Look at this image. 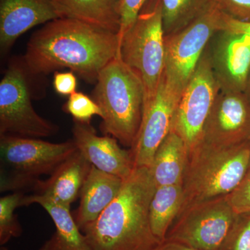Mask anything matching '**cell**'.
<instances>
[{"label": "cell", "instance_id": "6da1fadb", "mask_svg": "<svg viewBox=\"0 0 250 250\" xmlns=\"http://www.w3.org/2000/svg\"><path fill=\"white\" fill-rule=\"evenodd\" d=\"M119 48L116 33L77 20L58 18L31 36L22 62L30 75L69 68L85 82L96 83Z\"/></svg>", "mask_w": 250, "mask_h": 250}, {"label": "cell", "instance_id": "7a4b0ae2", "mask_svg": "<svg viewBox=\"0 0 250 250\" xmlns=\"http://www.w3.org/2000/svg\"><path fill=\"white\" fill-rule=\"evenodd\" d=\"M156 186L150 168L135 167L121 191L93 223L81 231L93 250H154L149 207Z\"/></svg>", "mask_w": 250, "mask_h": 250}, {"label": "cell", "instance_id": "3957f363", "mask_svg": "<svg viewBox=\"0 0 250 250\" xmlns=\"http://www.w3.org/2000/svg\"><path fill=\"white\" fill-rule=\"evenodd\" d=\"M250 163V139L231 146L199 143L188 154L180 213L192 205L231 193Z\"/></svg>", "mask_w": 250, "mask_h": 250}, {"label": "cell", "instance_id": "277c9868", "mask_svg": "<svg viewBox=\"0 0 250 250\" xmlns=\"http://www.w3.org/2000/svg\"><path fill=\"white\" fill-rule=\"evenodd\" d=\"M94 100L103 112L101 131L132 147L142 122L144 88L139 75L119 54L99 75Z\"/></svg>", "mask_w": 250, "mask_h": 250}, {"label": "cell", "instance_id": "5b68a950", "mask_svg": "<svg viewBox=\"0 0 250 250\" xmlns=\"http://www.w3.org/2000/svg\"><path fill=\"white\" fill-rule=\"evenodd\" d=\"M77 149L73 140L54 143L36 138L0 136V190L34 189L41 176L50 175Z\"/></svg>", "mask_w": 250, "mask_h": 250}, {"label": "cell", "instance_id": "8992f818", "mask_svg": "<svg viewBox=\"0 0 250 250\" xmlns=\"http://www.w3.org/2000/svg\"><path fill=\"white\" fill-rule=\"evenodd\" d=\"M123 62L142 81L144 106L157 93L165 72V34L161 0H147L131 28L120 39Z\"/></svg>", "mask_w": 250, "mask_h": 250}, {"label": "cell", "instance_id": "52a82bcc", "mask_svg": "<svg viewBox=\"0 0 250 250\" xmlns=\"http://www.w3.org/2000/svg\"><path fill=\"white\" fill-rule=\"evenodd\" d=\"M225 16L217 1L187 27L165 36L166 77L181 93L191 78L210 39L218 31L223 30Z\"/></svg>", "mask_w": 250, "mask_h": 250}, {"label": "cell", "instance_id": "ba28073f", "mask_svg": "<svg viewBox=\"0 0 250 250\" xmlns=\"http://www.w3.org/2000/svg\"><path fill=\"white\" fill-rule=\"evenodd\" d=\"M27 74L22 62H14L0 82V136L41 139L58 132L57 125L33 107Z\"/></svg>", "mask_w": 250, "mask_h": 250}, {"label": "cell", "instance_id": "9c48e42d", "mask_svg": "<svg viewBox=\"0 0 250 250\" xmlns=\"http://www.w3.org/2000/svg\"><path fill=\"white\" fill-rule=\"evenodd\" d=\"M237 216L226 196L200 202L179 214L165 241L197 250H220Z\"/></svg>", "mask_w": 250, "mask_h": 250}, {"label": "cell", "instance_id": "30bf717a", "mask_svg": "<svg viewBox=\"0 0 250 250\" xmlns=\"http://www.w3.org/2000/svg\"><path fill=\"white\" fill-rule=\"evenodd\" d=\"M207 47L182 94L172 122V130L184 140L188 154L201 141L206 121L220 90Z\"/></svg>", "mask_w": 250, "mask_h": 250}, {"label": "cell", "instance_id": "8fae6325", "mask_svg": "<svg viewBox=\"0 0 250 250\" xmlns=\"http://www.w3.org/2000/svg\"><path fill=\"white\" fill-rule=\"evenodd\" d=\"M182 94L168 82L164 72L155 97L143 107L139 131L130 150L135 167H150L156 149L172 130Z\"/></svg>", "mask_w": 250, "mask_h": 250}, {"label": "cell", "instance_id": "7c38bea8", "mask_svg": "<svg viewBox=\"0 0 250 250\" xmlns=\"http://www.w3.org/2000/svg\"><path fill=\"white\" fill-rule=\"evenodd\" d=\"M249 139L250 103L246 94L220 90L206 121L200 143L231 146Z\"/></svg>", "mask_w": 250, "mask_h": 250}, {"label": "cell", "instance_id": "4fadbf2b", "mask_svg": "<svg viewBox=\"0 0 250 250\" xmlns=\"http://www.w3.org/2000/svg\"><path fill=\"white\" fill-rule=\"evenodd\" d=\"M210 65L220 90L244 92L250 70V39L219 31L207 45Z\"/></svg>", "mask_w": 250, "mask_h": 250}, {"label": "cell", "instance_id": "5bb4252c", "mask_svg": "<svg viewBox=\"0 0 250 250\" xmlns=\"http://www.w3.org/2000/svg\"><path fill=\"white\" fill-rule=\"evenodd\" d=\"M72 134L79 152L99 170L123 180L132 173L135 166L131 151L121 148L115 138L98 136L90 123L75 121Z\"/></svg>", "mask_w": 250, "mask_h": 250}, {"label": "cell", "instance_id": "9a60e30c", "mask_svg": "<svg viewBox=\"0 0 250 250\" xmlns=\"http://www.w3.org/2000/svg\"><path fill=\"white\" fill-rule=\"evenodd\" d=\"M62 18L52 0H0V46L8 50L31 28Z\"/></svg>", "mask_w": 250, "mask_h": 250}, {"label": "cell", "instance_id": "2e32d148", "mask_svg": "<svg viewBox=\"0 0 250 250\" xmlns=\"http://www.w3.org/2000/svg\"><path fill=\"white\" fill-rule=\"evenodd\" d=\"M91 164L79 150L62 162L46 180L37 182L33 194L70 207L80 196Z\"/></svg>", "mask_w": 250, "mask_h": 250}, {"label": "cell", "instance_id": "e0dca14e", "mask_svg": "<svg viewBox=\"0 0 250 250\" xmlns=\"http://www.w3.org/2000/svg\"><path fill=\"white\" fill-rule=\"evenodd\" d=\"M123 182L92 165L81 189L80 206L74 217L81 230L95 221L111 205L121 191Z\"/></svg>", "mask_w": 250, "mask_h": 250}, {"label": "cell", "instance_id": "ac0fdd59", "mask_svg": "<svg viewBox=\"0 0 250 250\" xmlns=\"http://www.w3.org/2000/svg\"><path fill=\"white\" fill-rule=\"evenodd\" d=\"M32 204H39L47 211L56 228L55 232L39 250H93L72 216L70 207L35 194L24 195L21 207Z\"/></svg>", "mask_w": 250, "mask_h": 250}, {"label": "cell", "instance_id": "d6986e66", "mask_svg": "<svg viewBox=\"0 0 250 250\" xmlns=\"http://www.w3.org/2000/svg\"><path fill=\"white\" fill-rule=\"evenodd\" d=\"M61 17L71 18L119 34L120 0H52Z\"/></svg>", "mask_w": 250, "mask_h": 250}, {"label": "cell", "instance_id": "ffe728a7", "mask_svg": "<svg viewBox=\"0 0 250 250\" xmlns=\"http://www.w3.org/2000/svg\"><path fill=\"white\" fill-rule=\"evenodd\" d=\"M188 161V149L184 140L171 130L156 149L150 170L156 188L183 184Z\"/></svg>", "mask_w": 250, "mask_h": 250}, {"label": "cell", "instance_id": "44dd1931", "mask_svg": "<svg viewBox=\"0 0 250 250\" xmlns=\"http://www.w3.org/2000/svg\"><path fill=\"white\" fill-rule=\"evenodd\" d=\"M184 202L183 185L161 186L156 188L149 207L152 232L161 243L179 216Z\"/></svg>", "mask_w": 250, "mask_h": 250}, {"label": "cell", "instance_id": "7402d4cb", "mask_svg": "<svg viewBox=\"0 0 250 250\" xmlns=\"http://www.w3.org/2000/svg\"><path fill=\"white\" fill-rule=\"evenodd\" d=\"M217 0H161L165 36L182 30L216 3Z\"/></svg>", "mask_w": 250, "mask_h": 250}, {"label": "cell", "instance_id": "603a6c76", "mask_svg": "<svg viewBox=\"0 0 250 250\" xmlns=\"http://www.w3.org/2000/svg\"><path fill=\"white\" fill-rule=\"evenodd\" d=\"M24 192H14L0 199V245L4 246L12 238L21 236L22 227L15 210L21 207Z\"/></svg>", "mask_w": 250, "mask_h": 250}, {"label": "cell", "instance_id": "cb8c5ba5", "mask_svg": "<svg viewBox=\"0 0 250 250\" xmlns=\"http://www.w3.org/2000/svg\"><path fill=\"white\" fill-rule=\"evenodd\" d=\"M64 111L69 113L74 121L83 123H90L93 116H103L101 108L95 100L82 92H75L69 96L64 105Z\"/></svg>", "mask_w": 250, "mask_h": 250}, {"label": "cell", "instance_id": "d4e9b609", "mask_svg": "<svg viewBox=\"0 0 250 250\" xmlns=\"http://www.w3.org/2000/svg\"><path fill=\"white\" fill-rule=\"evenodd\" d=\"M220 250H250V213L238 215Z\"/></svg>", "mask_w": 250, "mask_h": 250}, {"label": "cell", "instance_id": "484cf974", "mask_svg": "<svg viewBox=\"0 0 250 250\" xmlns=\"http://www.w3.org/2000/svg\"><path fill=\"white\" fill-rule=\"evenodd\" d=\"M226 198L237 215L250 213V163L241 182Z\"/></svg>", "mask_w": 250, "mask_h": 250}, {"label": "cell", "instance_id": "4316f807", "mask_svg": "<svg viewBox=\"0 0 250 250\" xmlns=\"http://www.w3.org/2000/svg\"><path fill=\"white\" fill-rule=\"evenodd\" d=\"M147 0H120L121 29L119 39L124 35L136 21L143 6Z\"/></svg>", "mask_w": 250, "mask_h": 250}, {"label": "cell", "instance_id": "83f0119b", "mask_svg": "<svg viewBox=\"0 0 250 250\" xmlns=\"http://www.w3.org/2000/svg\"><path fill=\"white\" fill-rule=\"evenodd\" d=\"M223 12L241 22H250V0H217Z\"/></svg>", "mask_w": 250, "mask_h": 250}, {"label": "cell", "instance_id": "f1b7e54d", "mask_svg": "<svg viewBox=\"0 0 250 250\" xmlns=\"http://www.w3.org/2000/svg\"><path fill=\"white\" fill-rule=\"evenodd\" d=\"M53 85L56 92L59 95L70 96L77 92V77L72 72H55Z\"/></svg>", "mask_w": 250, "mask_h": 250}, {"label": "cell", "instance_id": "f546056e", "mask_svg": "<svg viewBox=\"0 0 250 250\" xmlns=\"http://www.w3.org/2000/svg\"><path fill=\"white\" fill-rule=\"evenodd\" d=\"M223 30H228L236 34H243L248 36L250 39V22L237 21L226 14L225 16Z\"/></svg>", "mask_w": 250, "mask_h": 250}, {"label": "cell", "instance_id": "4dcf8cb0", "mask_svg": "<svg viewBox=\"0 0 250 250\" xmlns=\"http://www.w3.org/2000/svg\"><path fill=\"white\" fill-rule=\"evenodd\" d=\"M154 250H197L177 242L164 241Z\"/></svg>", "mask_w": 250, "mask_h": 250}, {"label": "cell", "instance_id": "1f68e13d", "mask_svg": "<svg viewBox=\"0 0 250 250\" xmlns=\"http://www.w3.org/2000/svg\"><path fill=\"white\" fill-rule=\"evenodd\" d=\"M245 94H246L247 98L249 100L250 103V70L249 74H248V79H247L246 88H245Z\"/></svg>", "mask_w": 250, "mask_h": 250}, {"label": "cell", "instance_id": "d6a6232c", "mask_svg": "<svg viewBox=\"0 0 250 250\" xmlns=\"http://www.w3.org/2000/svg\"><path fill=\"white\" fill-rule=\"evenodd\" d=\"M0 250H9L7 248H5L4 246H1V248H0Z\"/></svg>", "mask_w": 250, "mask_h": 250}]
</instances>
